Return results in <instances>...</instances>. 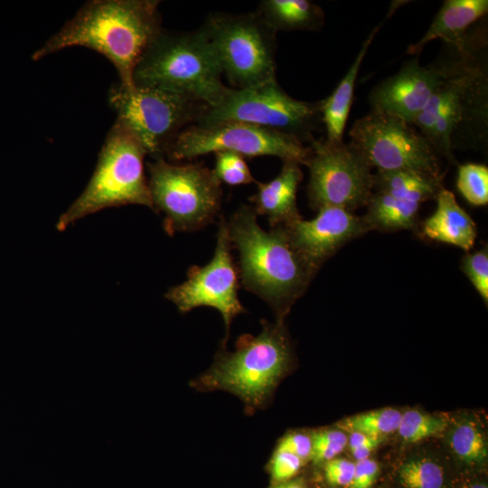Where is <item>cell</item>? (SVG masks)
<instances>
[{
  "mask_svg": "<svg viewBox=\"0 0 488 488\" xmlns=\"http://www.w3.org/2000/svg\"><path fill=\"white\" fill-rule=\"evenodd\" d=\"M157 0H91L32 55L39 61L70 47H86L106 57L119 84L134 87L135 69L163 29Z\"/></svg>",
  "mask_w": 488,
  "mask_h": 488,
  "instance_id": "obj_1",
  "label": "cell"
},
{
  "mask_svg": "<svg viewBox=\"0 0 488 488\" xmlns=\"http://www.w3.org/2000/svg\"><path fill=\"white\" fill-rule=\"evenodd\" d=\"M231 247L239 252L243 286L279 314L305 292L314 274L278 226L264 230L252 206H241L227 223Z\"/></svg>",
  "mask_w": 488,
  "mask_h": 488,
  "instance_id": "obj_2",
  "label": "cell"
},
{
  "mask_svg": "<svg viewBox=\"0 0 488 488\" xmlns=\"http://www.w3.org/2000/svg\"><path fill=\"white\" fill-rule=\"evenodd\" d=\"M451 63L450 74L412 124L436 155L448 160L455 149L483 146L488 134L486 68L472 53Z\"/></svg>",
  "mask_w": 488,
  "mask_h": 488,
  "instance_id": "obj_3",
  "label": "cell"
},
{
  "mask_svg": "<svg viewBox=\"0 0 488 488\" xmlns=\"http://www.w3.org/2000/svg\"><path fill=\"white\" fill-rule=\"evenodd\" d=\"M217 57L203 33L162 29L138 61L134 85L160 87L192 96L209 108L230 88L221 80Z\"/></svg>",
  "mask_w": 488,
  "mask_h": 488,
  "instance_id": "obj_4",
  "label": "cell"
},
{
  "mask_svg": "<svg viewBox=\"0 0 488 488\" xmlns=\"http://www.w3.org/2000/svg\"><path fill=\"white\" fill-rule=\"evenodd\" d=\"M290 362V344L282 324H265L258 335L240 338L235 351H221L192 384L198 390L230 392L256 409L267 403Z\"/></svg>",
  "mask_w": 488,
  "mask_h": 488,
  "instance_id": "obj_5",
  "label": "cell"
},
{
  "mask_svg": "<svg viewBox=\"0 0 488 488\" xmlns=\"http://www.w3.org/2000/svg\"><path fill=\"white\" fill-rule=\"evenodd\" d=\"M146 155L138 138L116 120L106 136L89 182L59 217L57 230L63 231L75 221L107 208L138 204L154 210L145 173Z\"/></svg>",
  "mask_w": 488,
  "mask_h": 488,
  "instance_id": "obj_6",
  "label": "cell"
},
{
  "mask_svg": "<svg viewBox=\"0 0 488 488\" xmlns=\"http://www.w3.org/2000/svg\"><path fill=\"white\" fill-rule=\"evenodd\" d=\"M234 89L276 80L277 32L257 12L210 14L199 28Z\"/></svg>",
  "mask_w": 488,
  "mask_h": 488,
  "instance_id": "obj_7",
  "label": "cell"
},
{
  "mask_svg": "<svg viewBox=\"0 0 488 488\" xmlns=\"http://www.w3.org/2000/svg\"><path fill=\"white\" fill-rule=\"evenodd\" d=\"M108 103L117 121L141 142L153 159L164 157L169 145L186 127L196 124L209 107L185 93L160 87L111 86Z\"/></svg>",
  "mask_w": 488,
  "mask_h": 488,
  "instance_id": "obj_8",
  "label": "cell"
},
{
  "mask_svg": "<svg viewBox=\"0 0 488 488\" xmlns=\"http://www.w3.org/2000/svg\"><path fill=\"white\" fill-rule=\"evenodd\" d=\"M154 210L165 214L169 234L201 229L220 210L221 183L212 170L199 163L174 164L164 157L147 163Z\"/></svg>",
  "mask_w": 488,
  "mask_h": 488,
  "instance_id": "obj_9",
  "label": "cell"
},
{
  "mask_svg": "<svg viewBox=\"0 0 488 488\" xmlns=\"http://www.w3.org/2000/svg\"><path fill=\"white\" fill-rule=\"evenodd\" d=\"M230 151L244 158L277 156L307 164L311 148L296 136L239 121L193 124L169 145V162L191 161L210 153Z\"/></svg>",
  "mask_w": 488,
  "mask_h": 488,
  "instance_id": "obj_10",
  "label": "cell"
},
{
  "mask_svg": "<svg viewBox=\"0 0 488 488\" xmlns=\"http://www.w3.org/2000/svg\"><path fill=\"white\" fill-rule=\"evenodd\" d=\"M239 121L276 130L309 143L322 120L320 104L296 99L277 80L246 89H230L196 124Z\"/></svg>",
  "mask_w": 488,
  "mask_h": 488,
  "instance_id": "obj_11",
  "label": "cell"
},
{
  "mask_svg": "<svg viewBox=\"0 0 488 488\" xmlns=\"http://www.w3.org/2000/svg\"><path fill=\"white\" fill-rule=\"evenodd\" d=\"M349 136L353 147L378 172L415 171L441 177L439 156L412 124L371 111L357 119Z\"/></svg>",
  "mask_w": 488,
  "mask_h": 488,
  "instance_id": "obj_12",
  "label": "cell"
},
{
  "mask_svg": "<svg viewBox=\"0 0 488 488\" xmlns=\"http://www.w3.org/2000/svg\"><path fill=\"white\" fill-rule=\"evenodd\" d=\"M307 194L310 207H338L353 211L366 206L373 191L374 174L352 144L312 139Z\"/></svg>",
  "mask_w": 488,
  "mask_h": 488,
  "instance_id": "obj_13",
  "label": "cell"
},
{
  "mask_svg": "<svg viewBox=\"0 0 488 488\" xmlns=\"http://www.w3.org/2000/svg\"><path fill=\"white\" fill-rule=\"evenodd\" d=\"M239 272L231 254L227 222L222 218L217 233V243L211 260L203 267L192 266L187 279L165 294L183 313L199 306L217 309L227 330L233 318L245 311L239 296Z\"/></svg>",
  "mask_w": 488,
  "mask_h": 488,
  "instance_id": "obj_14",
  "label": "cell"
},
{
  "mask_svg": "<svg viewBox=\"0 0 488 488\" xmlns=\"http://www.w3.org/2000/svg\"><path fill=\"white\" fill-rule=\"evenodd\" d=\"M451 61L422 66L418 58L377 84L369 94L371 111L395 116L413 124L450 74Z\"/></svg>",
  "mask_w": 488,
  "mask_h": 488,
  "instance_id": "obj_15",
  "label": "cell"
},
{
  "mask_svg": "<svg viewBox=\"0 0 488 488\" xmlns=\"http://www.w3.org/2000/svg\"><path fill=\"white\" fill-rule=\"evenodd\" d=\"M317 211L312 220L300 218L281 226L294 249L314 273L345 243L370 230L363 217L348 210L325 207Z\"/></svg>",
  "mask_w": 488,
  "mask_h": 488,
  "instance_id": "obj_16",
  "label": "cell"
},
{
  "mask_svg": "<svg viewBox=\"0 0 488 488\" xmlns=\"http://www.w3.org/2000/svg\"><path fill=\"white\" fill-rule=\"evenodd\" d=\"M302 179L298 163L283 161L281 171L274 179L257 183V192L250 198L257 215L267 216L271 228L285 226L300 219L296 194Z\"/></svg>",
  "mask_w": 488,
  "mask_h": 488,
  "instance_id": "obj_17",
  "label": "cell"
},
{
  "mask_svg": "<svg viewBox=\"0 0 488 488\" xmlns=\"http://www.w3.org/2000/svg\"><path fill=\"white\" fill-rule=\"evenodd\" d=\"M488 13L487 0H446L426 33L408 53L418 55L423 48L436 39L453 47H461L469 38L466 33L472 24Z\"/></svg>",
  "mask_w": 488,
  "mask_h": 488,
  "instance_id": "obj_18",
  "label": "cell"
},
{
  "mask_svg": "<svg viewBox=\"0 0 488 488\" xmlns=\"http://www.w3.org/2000/svg\"><path fill=\"white\" fill-rule=\"evenodd\" d=\"M436 200V211L422 224L424 235L469 251L477 237L474 220L459 205L452 192L442 188Z\"/></svg>",
  "mask_w": 488,
  "mask_h": 488,
  "instance_id": "obj_19",
  "label": "cell"
},
{
  "mask_svg": "<svg viewBox=\"0 0 488 488\" xmlns=\"http://www.w3.org/2000/svg\"><path fill=\"white\" fill-rule=\"evenodd\" d=\"M382 23L378 24L369 34L351 65L349 70L335 89L326 99L319 101L321 120L324 125L326 137L331 144L342 143L344 128L353 100L354 88L361 65Z\"/></svg>",
  "mask_w": 488,
  "mask_h": 488,
  "instance_id": "obj_20",
  "label": "cell"
},
{
  "mask_svg": "<svg viewBox=\"0 0 488 488\" xmlns=\"http://www.w3.org/2000/svg\"><path fill=\"white\" fill-rule=\"evenodd\" d=\"M257 12L277 33L319 31L325 22L324 10L309 0H263Z\"/></svg>",
  "mask_w": 488,
  "mask_h": 488,
  "instance_id": "obj_21",
  "label": "cell"
},
{
  "mask_svg": "<svg viewBox=\"0 0 488 488\" xmlns=\"http://www.w3.org/2000/svg\"><path fill=\"white\" fill-rule=\"evenodd\" d=\"M442 177L415 172H377L374 174L373 191L393 197L420 203L436 197L442 187Z\"/></svg>",
  "mask_w": 488,
  "mask_h": 488,
  "instance_id": "obj_22",
  "label": "cell"
},
{
  "mask_svg": "<svg viewBox=\"0 0 488 488\" xmlns=\"http://www.w3.org/2000/svg\"><path fill=\"white\" fill-rule=\"evenodd\" d=\"M420 203L372 191L363 216L370 230H398L414 227Z\"/></svg>",
  "mask_w": 488,
  "mask_h": 488,
  "instance_id": "obj_23",
  "label": "cell"
},
{
  "mask_svg": "<svg viewBox=\"0 0 488 488\" xmlns=\"http://www.w3.org/2000/svg\"><path fill=\"white\" fill-rule=\"evenodd\" d=\"M449 440L454 453L465 463L478 464L487 457L488 446L484 433L472 418L457 422L451 431Z\"/></svg>",
  "mask_w": 488,
  "mask_h": 488,
  "instance_id": "obj_24",
  "label": "cell"
},
{
  "mask_svg": "<svg viewBox=\"0 0 488 488\" xmlns=\"http://www.w3.org/2000/svg\"><path fill=\"white\" fill-rule=\"evenodd\" d=\"M402 413L392 408H384L348 417L339 422L343 431L359 432L383 437L397 431Z\"/></svg>",
  "mask_w": 488,
  "mask_h": 488,
  "instance_id": "obj_25",
  "label": "cell"
},
{
  "mask_svg": "<svg viewBox=\"0 0 488 488\" xmlns=\"http://www.w3.org/2000/svg\"><path fill=\"white\" fill-rule=\"evenodd\" d=\"M447 427L448 419L442 415L410 409L402 413L397 431L403 441L416 443L443 433Z\"/></svg>",
  "mask_w": 488,
  "mask_h": 488,
  "instance_id": "obj_26",
  "label": "cell"
},
{
  "mask_svg": "<svg viewBox=\"0 0 488 488\" xmlns=\"http://www.w3.org/2000/svg\"><path fill=\"white\" fill-rule=\"evenodd\" d=\"M399 477L406 488H443V468L429 458L411 459L401 465Z\"/></svg>",
  "mask_w": 488,
  "mask_h": 488,
  "instance_id": "obj_27",
  "label": "cell"
},
{
  "mask_svg": "<svg viewBox=\"0 0 488 488\" xmlns=\"http://www.w3.org/2000/svg\"><path fill=\"white\" fill-rule=\"evenodd\" d=\"M456 186L462 196L474 206L488 202V168L483 164L467 163L458 168Z\"/></svg>",
  "mask_w": 488,
  "mask_h": 488,
  "instance_id": "obj_28",
  "label": "cell"
},
{
  "mask_svg": "<svg viewBox=\"0 0 488 488\" xmlns=\"http://www.w3.org/2000/svg\"><path fill=\"white\" fill-rule=\"evenodd\" d=\"M221 183L242 185L255 182L245 158L234 152L215 153V167L212 170Z\"/></svg>",
  "mask_w": 488,
  "mask_h": 488,
  "instance_id": "obj_29",
  "label": "cell"
},
{
  "mask_svg": "<svg viewBox=\"0 0 488 488\" xmlns=\"http://www.w3.org/2000/svg\"><path fill=\"white\" fill-rule=\"evenodd\" d=\"M311 457L315 464L328 462L343 451L348 444V436L344 431L324 429L314 433L312 436Z\"/></svg>",
  "mask_w": 488,
  "mask_h": 488,
  "instance_id": "obj_30",
  "label": "cell"
},
{
  "mask_svg": "<svg viewBox=\"0 0 488 488\" xmlns=\"http://www.w3.org/2000/svg\"><path fill=\"white\" fill-rule=\"evenodd\" d=\"M461 268L485 304L488 302V250L483 248L467 253L462 258Z\"/></svg>",
  "mask_w": 488,
  "mask_h": 488,
  "instance_id": "obj_31",
  "label": "cell"
},
{
  "mask_svg": "<svg viewBox=\"0 0 488 488\" xmlns=\"http://www.w3.org/2000/svg\"><path fill=\"white\" fill-rule=\"evenodd\" d=\"M303 464L296 455L276 450L270 461L272 481L276 484L289 481L298 473Z\"/></svg>",
  "mask_w": 488,
  "mask_h": 488,
  "instance_id": "obj_32",
  "label": "cell"
},
{
  "mask_svg": "<svg viewBox=\"0 0 488 488\" xmlns=\"http://www.w3.org/2000/svg\"><path fill=\"white\" fill-rule=\"evenodd\" d=\"M355 463L344 458H333L325 463L324 475L334 486H349L353 476Z\"/></svg>",
  "mask_w": 488,
  "mask_h": 488,
  "instance_id": "obj_33",
  "label": "cell"
},
{
  "mask_svg": "<svg viewBox=\"0 0 488 488\" xmlns=\"http://www.w3.org/2000/svg\"><path fill=\"white\" fill-rule=\"evenodd\" d=\"M276 450L291 453L305 462L311 457L312 437L304 433H289L279 441Z\"/></svg>",
  "mask_w": 488,
  "mask_h": 488,
  "instance_id": "obj_34",
  "label": "cell"
},
{
  "mask_svg": "<svg viewBox=\"0 0 488 488\" xmlns=\"http://www.w3.org/2000/svg\"><path fill=\"white\" fill-rule=\"evenodd\" d=\"M380 473L379 464L371 458L355 463L352 479L349 488H370Z\"/></svg>",
  "mask_w": 488,
  "mask_h": 488,
  "instance_id": "obj_35",
  "label": "cell"
},
{
  "mask_svg": "<svg viewBox=\"0 0 488 488\" xmlns=\"http://www.w3.org/2000/svg\"><path fill=\"white\" fill-rule=\"evenodd\" d=\"M382 440L383 437L371 436L359 432H351L350 436L348 437V445L350 450H352L360 446L370 445L379 446Z\"/></svg>",
  "mask_w": 488,
  "mask_h": 488,
  "instance_id": "obj_36",
  "label": "cell"
},
{
  "mask_svg": "<svg viewBox=\"0 0 488 488\" xmlns=\"http://www.w3.org/2000/svg\"><path fill=\"white\" fill-rule=\"evenodd\" d=\"M273 488H305V486L302 479H296L277 483Z\"/></svg>",
  "mask_w": 488,
  "mask_h": 488,
  "instance_id": "obj_37",
  "label": "cell"
},
{
  "mask_svg": "<svg viewBox=\"0 0 488 488\" xmlns=\"http://www.w3.org/2000/svg\"><path fill=\"white\" fill-rule=\"evenodd\" d=\"M465 488H488L487 485L485 483H474V484H471V485H468Z\"/></svg>",
  "mask_w": 488,
  "mask_h": 488,
  "instance_id": "obj_38",
  "label": "cell"
}]
</instances>
